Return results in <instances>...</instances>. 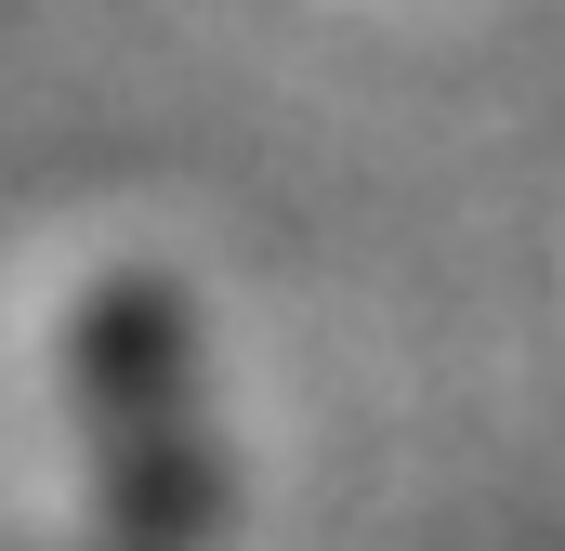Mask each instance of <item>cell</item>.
<instances>
[{
	"label": "cell",
	"mask_w": 565,
	"mask_h": 551,
	"mask_svg": "<svg viewBox=\"0 0 565 551\" xmlns=\"http://www.w3.org/2000/svg\"><path fill=\"white\" fill-rule=\"evenodd\" d=\"M79 395L106 433V499L132 551H184L211 526V420H198V368H184V328L158 289H106L79 302Z\"/></svg>",
	"instance_id": "6da1fadb"
}]
</instances>
